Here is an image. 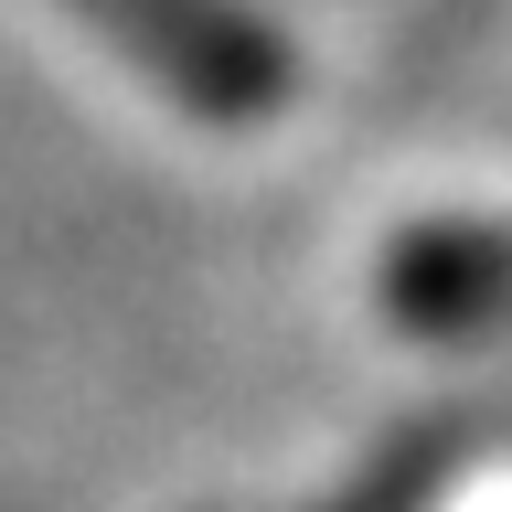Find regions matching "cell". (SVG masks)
I'll return each instance as SVG.
<instances>
[{"label":"cell","instance_id":"6da1fadb","mask_svg":"<svg viewBox=\"0 0 512 512\" xmlns=\"http://www.w3.org/2000/svg\"><path fill=\"white\" fill-rule=\"evenodd\" d=\"M128 64H150L160 96H182L203 118H256L278 107V43L235 0H75Z\"/></svg>","mask_w":512,"mask_h":512}]
</instances>
